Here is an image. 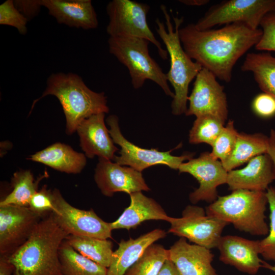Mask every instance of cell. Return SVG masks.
Returning <instances> with one entry per match:
<instances>
[{
	"mask_svg": "<svg viewBox=\"0 0 275 275\" xmlns=\"http://www.w3.org/2000/svg\"><path fill=\"white\" fill-rule=\"evenodd\" d=\"M179 32L182 47L190 58L226 82L231 80L237 61L257 44L262 35L261 29H253L241 22L205 30H199L190 23L180 28Z\"/></svg>",
	"mask_w": 275,
	"mask_h": 275,
	"instance_id": "obj_1",
	"label": "cell"
},
{
	"mask_svg": "<svg viewBox=\"0 0 275 275\" xmlns=\"http://www.w3.org/2000/svg\"><path fill=\"white\" fill-rule=\"evenodd\" d=\"M68 235L52 212L42 218L29 239L9 256L14 268L13 275H63L59 250Z\"/></svg>",
	"mask_w": 275,
	"mask_h": 275,
	"instance_id": "obj_2",
	"label": "cell"
},
{
	"mask_svg": "<svg viewBox=\"0 0 275 275\" xmlns=\"http://www.w3.org/2000/svg\"><path fill=\"white\" fill-rule=\"evenodd\" d=\"M46 88L35 103L48 95L56 97L62 105L66 120V133L72 134L85 119L99 113H107L109 108L104 92L89 89L81 77L73 73L51 74L47 78Z\"/></svg>",
	"mask_w": 275,
	"mask_h": 275,
	"instance_id": "obj_3",
	"label": "cell"
},
{
	"mask_svg": "<svg viewBox=\"0 0 275 275\" xmlns=\"http://www.w3.org/2000/svg\"><path fill=\"white\" fill-rule=\"evenodd\" d=\"M160 9L165 18L166 26L159 18H156V31L170 56V68L166 75L168 81L174 90L171 104L172 113L178 116L185 114L187 111L189 85L202 67L193 61L182 47L179 31L183 22V17H173L174 26L166 7L161 5Z\"/></svg>",
	"mask_w": 275,
	"mask_h": 275,
	"instance_id": "obj_4",
	"label": "cell"
},
{
	"mask_svg": "<svg viewBox=\"0 0 275 275\" xmlns=\"http://www.w3.org/2000/svg\"><path fill=\"white\" fill-rule=\"evenodd\" d=\"M267 204L266 191L237 189L218 196L206 207V213L232 224L240 231L266 236L269 232L265 214Z\"/></svg>",
	"mask_w": 275,
	"mask_h": 275,
	"instance_id": "obj_5",
	"label": "cell"
},
{
	"mask_svg": "<svg viewBox=\"0 0 275 275\" xmlns=\"http://www.w3.org/2000/svg\"><path fill=\"white\" fill-rule=\"evenodd\" d=\"M149 41L134 37H109V52L126 67L133 87L141 88L146 80L158 85L168 96H174L168 85L166 74L149 54Z\"/></svg>",
	"mask_w": 275,
	"mask_h": 275,
	"instance_id": "obj_6",
	"label": "cell"
},
{
	"mask_svg": "<svg viewBox=\"0 0 275 275\" xmlns=\"http://www.w3.org/2000/svg\"><path fill=\"white\" fill-rule=\"evenodd\" d=\"M149 5L130 0H113L106 6L109 22L106 32L109 37H134L144 39L154 44L160 57L168 59L163 49L148 24Z\"/></svg>",
	"mask_w": 275,
	"mask_h": 275,
	"instance_id": "obj_7",
	"label": "cell"
},
{
	"mask_svg": "<svg viewBox=\"0 0 275 275\" xmlns=\"http://www.w3.org/2000/svg\"><path fill=\"white\" fill-rule=\"evenodd\" d=\"M275 12V0H228L211 6L194 24L199 30L222 24L244 23L257 29L263 17Z\"/></svg>",
	"mask_w": 275,
	"mask_h": 275,
	"instance_id": "obj_8",
	"label": "cell"
},
{
	"mask_svg": "<svg viewBox=\"0 0 275 275\" xmlns=\"http://www.w3.org/2000/svg\"><path fill=\"white\" fill-rule=\"evenodd\" d=\"M106 123L109 126V133L114 143L120 147V155H115L114 160L121 166H129L140 172L157 164L166 165L177 170L184 161L193 158L194 155L188 153L174 156L171 154L173 150L162 152L156 149L142 148L123 136L120 129L117 116L110 115L106 119Z\"/></svg>",
	"mask_w": 275,
	"mask_h": 275,
	"instance_id": "obj_9",
	"label": "cell"
},
{
	"mask_svg": "<svg viewBox=\"0 0 275 275\" xmlns=\"http://www.w3.org/2000/svg\"><path fill=\"white\" fill-rule=\"evenodd\" d=\"M169 233L184 237L190 241L209 249L217 247L222 232L228 224L208 215L201 207L187 206L181 217H171Z\"/></svg>",
	"mask_w": 275,
	"mask_h": 275,
	"instance_id": "obj_10",
	"label": "cell"
},
{
	"mask_svg": "<svg viewBox=\"0 0 275 275\" xmlns=\"http://www.w3.org/2000/svg\"><path fill=\"white\" fill-rule=\"evenodd\" d=\"M53 218L59 227L69 235L94 237L101 239L112 238L111 223L100 218L94 211L78 209L67 202L60 190H52Z\"/></svg>",
	"mask_w": 275,
	"mask_h": 275,
	"instance_id": "obj_11",
	"label": "cell"
},
{
	"mask_svg": "<svg viewBox=\"0 0 275 275\" xmlns=\"http://www.w3.org/2000/svg\"><path fill=\"white\" fill-rule=\"evenodd\" d=\"M178 170L179 173H186L192 175L199 183V187L189 196L193 204L201 201L212 203L218 196L217 187L227 183L228 172L222 162L209 152L202 153L198 157L183 162Z\"/></svg>",
	"mask_w": 275,
	"mask_h": 275,
	"instance_id": "obj_12",
	"label": "cell"
},
{
	"mask_svg": "<svg viewBox=\"0 0 275 275\" xmlns=\"http://www.w3.org/2000/svg\"><path fill=\"white\" fill-rule=\"evenodd\" d=\"M215 75L202 68L195 78L191 93L188 96L187 116L196 117L205 115L216 116L226 122L228 115L227 97L224 87Z\"/></svg>",
	"mask_w": 275,
	"mask_h": 275,
	"instance_id": "obj_13",
	"label": "cell"
},
{
	"mask_svg": "<svg viewBox=\"0 0 275 275\" xmlns=\"http://www.w3.org/2000/svg\"><path fill=\"white\" fill-rule=\"evenodd\" d=\"M41 219L29 207L0 206V256L9 257L22 245Z\"/></svg>",
	"mask_w": 275,
	"mask_h": 275,
	"instance_id": "obj_14",
	"label": "cell"
},
{
	"mask_svg": "<svg viewBox=\"0 0 275 275\" xmlns=\"http://www.w3.org/2000/svg\"><path fill=\"white\" fill-rule=\"evenodd\" d=\"M94 180L101 193L106 197H112L117 192L130 195L150 190L142 172L101 157H99Z\"/></svg>",
	"mask_w": 275,
	"mask_h": 275,
	"instance_id": "obj_15",
	"label": "cell"
},
{
	"mask_svg": "<svg viewBox=\"0 0 275 275\" xmlns=\"http://www.w3.org/2000/svg\"><path fill=\"white\" fill-rule=\"evenodd\" d=\"M219 259L243 273L256 274L262 267L259 258V240H253L236 235H226L220 238L217 247Z\"/></svg>",
	"mask_w": 275,
	"mask_h": 275,
	"instance_id": "obj_16",
	"label": "cell"
},
{
	"mask_svg": "<svg viewBox=\"0 0 275 275\" xmlns=\"http://www.w3.org/2000/svg\"><path fill=\"white\" fill-rule=\"evenodd\" d=\"M104 113L93 115L84 120L77 126L80 146L90 158L95 156L109 160L114 159L118 148L104 123Z\"/></svg>",
	"mask_w": 275,
	"mask_h": 275,
	"instance_id": "obj_17",
	"label": "cell"
},
{
	"mask_svg": "<svg viewBox=\"0 0 275 275\" xmlns=\"http://www.w3.org/2000/svg\"><path fill=\"white\" fill-rule=\"evenodd\" d=\"M168 251L169 259L180 275H217L212 265L214 255L207 248L180 237Z\"/></svg>",
	"mask_w": 275,
	"mask_h": 275,
	"instance_id": "obj_18",
	"label": "cell"
},
{
	"mask_svg": "<svg viewBox=\"0 0 275 275\" xmlns=\"http://www.w3.org/2000/svg\"><path fill=\"white\" fill-rule=\"evenodd\" d=\"M274 180L272 161L266 153L254 157L242 169L228 172L226 184L232 191L246 189L266 191Z\"/></svg>",
	"mask_w": 275,
	"mask_h": 275,
	"instance_id": "obj_19",
	"label": "cell"
},
{
	"mask_svg": "<svg viewBox=\"0 0 275 275\" xmlns=\"http://www.w3.org/2000/svg\"><path fill=\"white\" fill-rule=\"evenodd\" d=\"M41 3L60 24L84 30L98 26L97 14L90 0H41Z\"/></svg>",
	"mask_w": 275,
	"mask_h": 275,
	"instance_id": "obj_20",
	"label": "cell"
},
{
	"mask_svg": "<svg viewBox=\"0 0 275 275\" xmlns=\"http://www.w3.org/2000/svg\"><path fill=\"white\" fill-rule=\"evenodd\" d=\"M129 196V206L117 220L111 223L113 230L135 229L143 222L149 220L169 222L171 217L153 199L145 196L142 191L133 193Z\"/></svg>",
	"mask_w": 275,
	"mask_h": 275,
	"instance_id": "obj_21",
	"label": "cell"
},
{
	"mask_svg": "<svg viewBox=\"0 0 275 275\" xmlns=\"http://www.w3.org/2000/svg\"><path fill=\"white\" fill-rule=\"evenodd\" d=\"M166 234L164 230L155 229L135 239H122L117 250L113 252L107 275H124L149 246L165 237Z\"/></svg>",
	"mask_w": 275,
	"mask_h": 275,
	"instance_id": "obj_22",
	"label": "cell"
},
{
	"mask_svg": "<svg viewBox=\"0 0 275 275\" xmlns=\"http://www.w3.org/2000/svg\"><path fill=\"white\" fill-rule=\"evenodd\" d=\"M28 159L68 174L80 173L87 162L85 155L61 143L52 144L31 155Z\"/></svg>",
	"mask_w": 275,
	"mask_h": 275,
	"instance_id": "obj_23",
	"label": "cell"
},
{
	"mask_svg": "<svg viewBox=\"0 0 275 275\" xmlns=\"http://www.w3.org/2000/svg\"><path fill=\"white\" fill-rule=\"evenodd\" d=\"M268 143L269 136L263 133L238 132L232 153L222 163L224 168L228 172L256 156L267 153Z\"/></svg>",
	"mask_w": 275,
	"mask_h": 275,
	"instance_id": "obj_24",
	"label": "cell"
},
{
	"mask_svg": "<svg viewBox=\"0 0 275 275\" xmlns=\"http://www.w3.org/2000/svg\"><path fill=\"white\" fill-rule=\"evenodd\" d=\"M241 69L252 72L259 88L275 98V57L268 52L249 53Z\"/></svg>",
	"mask_w": 275,
	"mask_h": 275,
	"instance_id": "obj_25",
	"label": "cell"
},
{
	"mask_svg": "<svg viewBox=\"0 0 275 275\" xmlns=\"http://www.w3.org/2000/svg\"><path fill=\"white\" fill-rule=\"evenodd\" d=\"M63 275H107V268L75 251L65 239L59 250Z\"/></svg>",
	"mask_w": 275,
	"mask_h": 275,
	"instance_id": "obj_26",
	"label": "cell"
},
{
	"mask_svg": "<svg viewBox=\"0 0 275 275\" xmlns=\"http://www.w3.org/2000/svg\"><path fill=\"white\" fill-rule=\"evenodd\" d=\"M66 240L82 255L106 268L110 265L114 252L111 240L74 235H68Z\"/></svg>",
	"mask_w": 275,
	"mask_h": 275,
	"instance_id": "obj_27",
	"label": "cell"
},
{
	"mask_svg": "<svg viewBox=\"0 0 275 275\" xmlns=\"http://www.w3.org/2000/svg\"><path fill=\"white\" fill-rule=\"evenodd\" d=\"M35 180L30 170H21L13 174L11 180L12 191L0 202V206L13 205L29 207L30 200L38 190L40 180Z\"/></svg>",
	"mask_w": 275,
	"mask_h": 275,
	"instance_id": "obj_28",
	"label": "cell"
},
{
	"mask_svg": "<svg viewBox=\"0 0 275 275\" xmlns=\"http://www.w3.org/2000/svg\"><path fill=\"white\" fill-rule=\"evenodd\" d=\"M168 259V250L161 244L154 243L146 249L124 275H158Z\"/></svg>",
	"mask_w": 275,
	"mask_h": 275,
	"instance_id": "obj_29",
	"label": "cell"
},
{
	"mask_svg": "<svg viewBox=\"0 0 275 275\" xmlns=\"http://www.w3.org/2000/svg\"><path fill=\"white\" fill-rule=\"evenodd\" d=\"M225 122L210 115L196 117L189 133V142L192 144L206 143L212 146L224 127Z\"/></svg>",
	"mask_w": 275,
	"mask_h": 275,
	"instance_id": "obj_30",
	"label": "cell"
},
{
	"mask_svg": "<svg viewBox=\"0 0 275 275\" xmlns=\"http://www.w3.org/2000/svg\"><path fill=\"white\" fill-rule=\"evenodd\" d=\"M238 133L234 121L229 120L211 146V155L222 163L228 160L234 149Z\"/></svg>",
	"mask_w": 275,
	"mask_h": 275,
	"instance_id": "obj_31",
	"label": "cell"
},
{
	"mask_svg": "<svg viewBox=\"0 0 275 275\" xmlns=\"http://www.w3.org/2000/svg\"><path fill=\"white\" fill-rule=\"evenodd\" d=\"M269 208V227L267 236L259 240L260 255L266 260L275 262V187L266 190Z\"/></svg>",
	"mask_w": 275,
	"mask_h": 275,
	"instance_id": "obj_32",
	"label": "cell"
},
{
	"mask_svg": "<svg viewBox=\"0 0 275 275\" xmlns=\"http://www.w3.org/2000/svg\"><path fill=\"white\" fill-rule=\"evenodd\" d=\"M28 20L16 8L14 1L7 0L0 5V24L15 28L24 35L28 31Z\"/></svg>",
	"mask_w": 275,
	"mask_h": 275,
	"instance_id": "obj_33",
	"label": "cell"
},
{
	"mask_svg": "<svg viewBox=\"0 0 275 275\" xmlns=\"http://www.w3.org/2000/svg\"><path fill=\"white\" fill-rule=\"evenodd\" d=\"M29 207L42 218L48 215L54 209L52 190L44 185L32 196Z\"/></svg>",
	"mask_w": 275,
	"mask_h": 275,
	"instance_id": "obj_34",
	"label": "cell"
},
{
	"mask_svg": "<svg viewBox=\"0 0 275 275\" xmlns=\"http://www.w3.org/2000/svg\"><path fill=\"white\" fill-rule=\"evenodd\" d=\"M260 26L262 35L256 49L261 51H275V12L266 14L262 18Z\"/></svg>",
	"mask_w": 275,
	"mask_h": 275,
	"instance_id": "obj_35",
	"label": "cell"
},
{
	"mask_svg": "<svg viewBox=\"0 0 275 275\" xmlns=\"http://www.w3.org/2000/svg\"><path fill=\"white\" fill-rule=\"evenodd\" d=\"M252 108L255 114L263 118L275 116V98L263 93L255 97L252 102Z\"/></svg>",
	"mask_w": 275,
	"mask_h": 275,
	"instance_id": "obj_36",
	"label": "cell"
},
{
	"mask_svg": "<svg viewBox=\"0 0 275 275\" xmlns=\"http://www.w3.org/2000/svg\"><path fill=\"white\" fill-rule=\"evenodd\" d=\"M14 3L16 8L28 21L39 14L42 6L41 0H16L14 1Z\"/></svg>",
	"mask_w": 275,
	"mask_h": 275,
	"instance_id": "obj_37",
	"label": "cell"
},
{
	"mask_svg": "<svg viewBox=\"0 0 275 275\" xmlns=\"http://www.w3.org/2000/svg\"><path fill=\"white\" fill-rule=\"evenodd\" d=\"M14 269L9 257L0 256V275H13Z\"/></svg>",
	"mask_w": 275,
	"mask_h": 275,
	"instance_id": "obj_38",
	"label": "cell"
},
{
	"mask_svg": "<svg viewBox=\"0 0 275 275\" xmlns=\"http://www.w3.org/2000/svg\"><path fill=\"white\" fill-rule=\"evenodd\" d=\"M158 275H180L175 265L169 259H167Z\"/></svg>",
	"mask_w": 275,
	"mask_h": 275,
	"instance_id": "obj_39",
	"label": "cell"
},
{
	"mask_svg": "<svg viewBox=\"0 0 275 275\" xmlns=\"http://www.w3.org/2000/svg\"><path fill=\"white\" fill-rule=\"evenodd\" d=\"M267 154L272 161L275 180V130L271 129L269 136V143Z\"/></svg>",
	"mask_w": 275,
	"mask_h": 275,
	"instance_id": "obj_40",
	"label": "cell"
},
{
	"mask_svg": "<svg viewBox=\"0 0 275 275\" xmlns=\"http://www.w3.org/2000/svg\"><path fill=\"white\" fill-rule=\"evenodd\" d=\"M181 3L187 6H203L209 2L208 0H181Z\"/></svg>",
	"mask_w": 275,
	"mask_h": 275,
	"instance_id": "obj_41",
	"label": "cell"
},
{
	"mask_svg": "<svg viewBox=\"0 0 275 275\" xmlns=\"http://www.w3.org/2000/svg\"><path fill=\"white\" fill-rule=\"evenodd\" d=\"M262 267H264L266 269H267L275 273V265H272L268 263L267 262L262 260Z\"/></svg>",
	"mask_w": 275,
	"mask_h": 275,
	"instance_id": "obj_42",
	"label": "cell"
}]
</instances>
